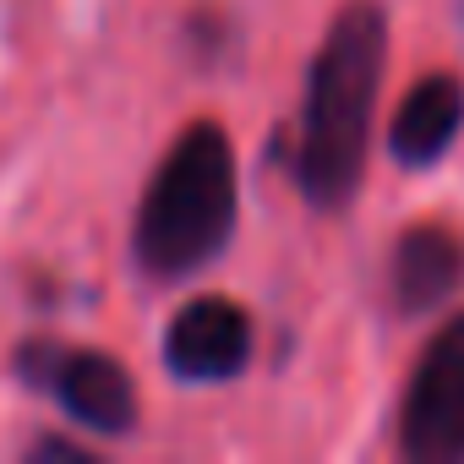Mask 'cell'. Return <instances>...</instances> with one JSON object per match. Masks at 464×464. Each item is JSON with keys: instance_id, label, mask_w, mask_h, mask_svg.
Wrapping results in <instances>:
<instances>
[{"instance_id": "1", "label": "cell", "mask_w": 464, "mask_h": 464, "mask_svg": "<svg viewBox=\"0 0 464 464\" xmlns=\"http://www.w3.org/2000/svg\"><path fill=\"white\" fill-rule=\"evenodd\" d=\"M382 66H388V17L377 0H350L306 72L301 137L290 153L301 197L323 213H339L361 191Z\"/></svg>"}, {"instance_id": "2", "label": "cell", "mask_w": 464, "mask_h": 464, "mask_svg": "<svg viewBox=\"0 0 464 464\" xmlns=\"http://www.w3.org/2000/svg\"><path fill=\"white\" fill-rule=\"evenodd\" d=\"M236 229V148L213 121L186 126L137 208L131 252L142 274L180 279L208 268Z\"/></svg>"}, {"instance_id": "3", "label": "cell", "mask_w": 464, "mask_h": 464, "mask_svg": "<svg viewBox=\"0 0 464 464\" xmlns=\"http://www.w3.org/2000/svg\"><path fill=\"white\" fill-rule=\"evenodd\" d=\"M399 448L415 464L464 459V312L426 344V355L404 388Z\"/></svg>"}, {"instance_id": "4", "label": "cell", "mask_w": 464, "mask_h": 464, "mask_svg": "<svg viewBox=\"0 0 464 464\" xmlns=\"http://www.w3.org/2000/svg\"><path fill=\"white\" fill-rule=\"evenodd\" d=\"M23 372L34 388H50L55 404L104 437H121L137 426V388L126 377L121 361L99 355V350H66V344H28L23 350Z\"/></svg>"}, {"instance_id": "5", "label": "cell", "mask_w": 464, "mask_h": 464, "mask_svg": "<svg viewBox=\"0 0 464 464\" xmlns=\"http://www.w3.org/2000/svg\"><path fill=\"white\" fill-rule=\"evenodd\" d=\"M246 361H252V317L224 295L180 306L164 334V366L186 382H224Z\"/></svg>"}, {"instance_id": "6", "label": "cell", "mask_w": 464, "mask_h": 464, "mask_svg": "<svg viewBox=\"0 0 464 464\" xmlns=\"http://www.w3.org/2000/svg\"><path fill=\"white\" fill-rule=\"evenodd\" d=\"M459 131H464V82L453 72H431L404 93V104L393 115V131H388V148H393L399 164L426 169L453 148Z\"/></svg>"}, {"instance_id": "7", "label": "cell", "mask_w": 464, "mask_h": 464, "mask_svg": "<svg viewBox=\"0 0 464 464\" xmlns=\"http://www.w3.org/2000/svg\"><path fill=\"white\" fill-rule=\"evenodd\" d=\"M464 285V241L442 224H415L393 246V306L399 312H431Z\"/></svg>"}]
</instances>
